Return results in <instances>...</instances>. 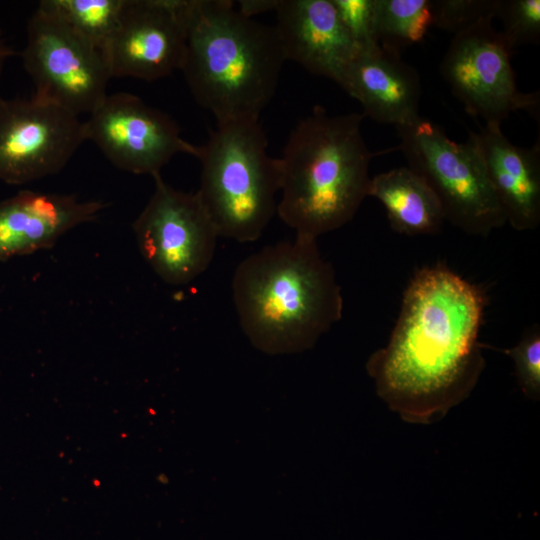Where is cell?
<instances>
[{
    "label": "cell",
    "mask_w": 540,
    "mask_h": 540,
    "mask_svg": "<svg viewBox=\"0 0 540 540\" xmlns=\"http://www.w3.org/2000/svg\"><path fill=\"white\" fill-rule=\"evenodd\" d=\"M483 289L442 264L415 272L387 344L366 369L378 396L410 423L428 424L469 397L485 368Z\"/></svg>",
    "instance_id": "cell-1"
},
{
    "label": "cell",
    "mask_w": 540,
    "mask_h": 540,
    "mask_svg": "<svg viewBox=\"0 0 540 540\" xmlns=\"http://www.w3.org/2000/svg\"><path fill=\"white\" fill-rule=\"evenodd\" d=\"M285 62L274 26L242 15L229 0H191L181 71L217 123L259 120Z\"/></svg>",
    "instance_id": "cell-4"
},
{
    "label": "cell",
    "mask_w": 540,
    "mask_h": 540,
    "mask_svg": "<svg viewBox=\"0 0 540 540\" xmlns=\"http://www.w3.org/2000/svg\"><path fill=\"white\" fill-rule=\"evenodd\" d=\"M408 167L437 196L445 220L473 236H487L507 223L473 140H451L421 116L397 127Z\"/></svg>",
    "instance_id": "cell-6"
},
{
    "label": "cell",
    "mask_w": 540,
    "mask_h": 540,
    "mask_svg": "<svg viewBox=\"0 0 540 540\" xmlns=\"http://www.w3.org/2000/svg\"><path fill=\"white\" fill-rule=\"evenodd\" d=\"M232 293L243 332L269 354L309 349L342 318L341 287L315 239L295 236L248 256Z\"/></svg>",
    "instance_id": "cell-2"
},
{
    "label": "cell",
    "mask_w": 540,
    "mask_h": 540,
    "mask_svg": "<svg viewBox=\"0 0 540 540\" xmlns=\"http://www.w3.org/2000/svg\"><path fill=\"white\" fill-rule=\"evenodd\" d=\"M107 206L74 195L23 190L0 202V260L51 248L66 232Z\"/></svg>",
    "instance_id": "cell-14"
},
{
    "label": "cell",
    "mask_w": 540,
    "mask_h": 540,
    "mask_svg": "<svg viewBox=\"0 0 540 540\" xmlns=\"http://www.w3.org/2000/svg\"><path fill=\"white\" fill-rule=\"evenodd\" d=\"M432 25L431 0H376V36L389 53L400 56L421 41Z\"/></svg>",
    "instance_id": "cell-18"
},
{
    "label": "cell",
    "mask_w": 540,
    "mask_h": 540,
    "mask_svg": "<svg viewBox=\"0 0 540 540\" xmlns=\"http://www.w3.org/2000/svg\"><path fill=\"white\" fill-rule=\"evenodd\" d=\"M492 189L507 223L517 231L533 230L540 223V143L518 147L501 132L500 125L486 124L470 132Z\"/></svg>",
    "instance_id": "cell-16"
},
{
    "label": "cell",
    "mask_w": 540,
    "mask_h": 540,
    "mask_svg": "<svg viewBox=\"0 0 540 540\" xmlns=\"http://www.w3.org/2000/svg\"><path fill=\"white\" fill-rule=\"evenodd\" d=\"M259 122H219L199 146L201 183L196 192L219 237L256 241L277 210L281 187L279 158L267 152Z\"/></svg>",
    "instance_id": "cell-5"
},
{
    "label": "cell",
    "mask_w": 540,
    "mask_h": 540,
    "mask_svg": "<svg viewBox=\"0 0 540 540\" xmlns=\"http://www.w3.org/2000/svg\"><path fill=\"white\" fill-rule=\"evenodd\" d=\"M345 28L360 49L380 46L376 36V0H332Z\"/></svg>",
    "instance_id": "cell-23"
},
{
    "label": "cell",
    "mask_w": 540,
    "mask_h": 540,
    "mask_svg": "<svg viewBox=\"0 0 540 540\" xmlns=\"http://www.w3.org/2000/svg\"><path fill=\"white\" fill-rule=\"evenodd\" d=\"M278 0H240L237 10L244 16L253 18L254 16L275 11Z\"/></svg>",
    "instance_id": "cell-24"
},
{
    "label": "cell",
    "mask_w": 540,
    "mask_h": 540,
    "mask_svg": "<svg viewBox=\"0 0 540 540\" xmlns=\"http://www.w3.org/2000/svg\"><path fill=\"white\" fill-rule=\"evenodd\" d=\"M277 33L285 61L337 82L359 51L332 0H278Z\"/></svg>",
    "instance_id": "cell-13"
},
{
    "label": "cell",
    "mask_w": 540,
    "mask_h": 540,
    "mask_svg": "<svg viewBox=\"0 0 540 540\" xmlns=\"http://www.w3.org/2000/svg\"><path fill=\"white\" fill-rule=\"evenodd\" d=\"M92 141L118 169L133 174L160 173L176 154L197 158L199 146L185 141L176 122L136 95H107L84 121Z\"/></svg>",
    "instance_id": "cell-11"
},
{
    "label": "cell",
    "mask_w": 540,
    "mask_h": 540,
    "mask_svg": "<svg viewBox=\"0 0 540 540\" xmlns=\"http://www.w3.org/2000/svg\"><path fill=\"white\" fill-rule=\"evenodd\" d=\"M154 192L132 228L141 255L166 283L184 285L214 257L218 232L196 193L177 190L160 173Z\"/></svg>",
    "instance_id": "cell-8"
},
{
    "label": "cell",
    "mask_w": 540,
    "mask_h": 540,
    "mask_svg": "<svg viewBox=\"0 0 540 540\" xmlns=\"http://www.w3.org/2000/svg\"><path fill=\"white\" fill-rule=\"evenodd\" d=\"M500 0H431L433 26L460 33L484 19H494Z\"/></svg>",
    "instance_id": "cell-21"
},
{
    "label": "cell",
    "mask_w": 540,
    "mask_h": 540,
    "mask_svg": "<svg viewBox=\"0 0 540 540\" xmlns=\"http://www.w3.org/2000/svg\"><path fill=\"white\" fill-rule=\"evenodd\" d=\"M368 196L383 205L391 229L400 234H435L445 221L437 196L409 167L394 168L371 177Z\"/></svg>",
    "instance_id": "cell-17"
},
{
    "label": "cell",
    "mask_w": 540,
    "mask_h": 540,
    "mask_svg": "<svg viewBox=\"0 0 540 540\" xmlns=\"http://www.w3.org/2000/svg\"><path fill=\"white\" fill-rule=\"evenodd\" d=\"M336 83L362 105L364 117L396 128L420 117L416 69L380 46L359 49Z\"/></svg>",
    "instance_id": "cell-15"
},
{
    "label": "cell",
    "mask_w": 540,
    "mask_h": 540,
    "mask_svg": "<svg viewBox=\"0 0 540 540\" xmlns=\"http://www.w3.org/2000/svg\"><path fill=\"white\" fill-rule=\"evenodd\" d=\"M191 0H125L105 57L112 77L154 81L181 70Z\"/></svg>",
    "instance_id": "cell-12"
},
{
    "label": "cell",
    "mask_w": 540,
    "mask_h": 540,
    "mask_svg": "<svg viewBox=\"0 0 540 540\" xmlns=\"http://www.w3.org/2000/svg\"><path fill=\"white\" fill-rule=\"evenodd\" d=\"M21 55L34 97L80 116L90 114L108 95L112 76L103 51L40 6L28 21Z\"/></svg>",
    "instance_id": "cell-7"
},
{
    "label": "cell",
    "mask_w": 540,
    "mask_h": 540,
    "mask_svg": "<svg viewBox=\"0 0 540 540\" xmlns=\"http://www.w3.org/2000/svg\"><path fill=\"white\" fill-rule=\"evenodd\" d=\"M484 19L454 35L440 72L467 113L497 124L512 112L539 116L538 92L518 90L511 64L513 49L500 31Z\"/></svg>",
    "instance_id": "cell-9"
},
{
    "label": "cell",
    "mask_w": 540,
    "mask_h": 540,
    "mask_svg": "<svg viewBox=\"0 0 540 540\" xmlns=\"http://www.w3.org/2000/svg\"><path fill=\"white\" fill-rule=\"evenodd\" d=\"M514 362L515 375L524 395L533 400L540 397V328L532 326L513 347L503 349Z\"/></svg>",
    "instance_id": "cell-22"
},
{
    "label": "cell",
    "mask_w": 540,
    "mask_h": 540,
    "mask_svg": "<svg viewBox=\"0 0 540 540\" xmlns=\"http://www.w3.org/2000/svg\"><path fill=\"white\" fill-rule=\"evenodd\" d=\"M85 141L84 121L56 104L0 99V181L20 185L56 174Z\"/></svg>",
    "instance_id": "cell-10"
},
{
    "label": "cell",
    "mask_w": 540,
    "mask_h": 540,
    "mask_svg": "<svg viewBox=\"0 0 540 540\" xmlns=\"http://www.w3.org/2000/svg\"><path fill=\"white\" fill-rule=\"evenodd\" d=\"M12 54H13V51L5 44L0 34V78H1L3 67H4V63L6 59ZM0 99H2L1 96H0Z\"/></svg>",
    "instance_id": "cell-25"
},
{
    "label": "cell",
    "mask_w": 540,
    "mask_h": 540,
    "mask_svg": "<svg viewBox=\"0 0 540 540\" xmlns=\"http://www.w3.org/2000/svg\"><path fill=\"white\" fill-rule=\"evenodd\" d=\"M364 115L315 106L290 133L281 157L276 213L297 237L317 240L353 219L368 197L370 152Z\"/></svg>",
    "instance_id": "cell-3"
},
{
    "label": "cell",
    "mask_w": 540,
    "mask_h": 540,
    "mask_svg": "<svg viewBox=\"0 0 540 540\" xmlns=\"http://www.w3.org/2000/svg\"><path fill=\"white\" fill-rule=\"evenodd\" d=\"M496 17L501 19L500 32L513 50L523 44H539L540 0H500Z\"/></svg>",
    "instance_id": "cell-20"
},
{
    "label": "cell",
    "mask_w": 540,
    "mask_h": 540,
    "mask_svg": "<svg viewBox=\"0 0 540 540\" xmlns=\"http://www.w3.org/2000/svg\"><path fill=\"white\" fill-rule=\"evenodd\" d=\"M125 0H43L38 6L103 51L116 30Z\"/></svg>",
    "instance_id": "cell-19"
}]
</instances>
